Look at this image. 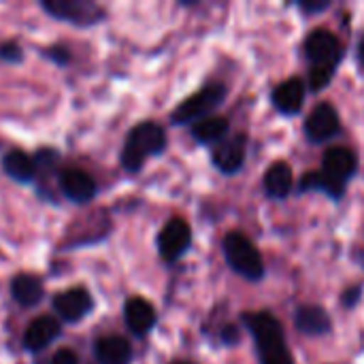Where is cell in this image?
Masks as SVG:
<instances>
[{
	"label": "cell",
	"mask_w": 364,
	"mask_h": 364,
	"mask_svg": "<svg viewBox=\"0 0 364 364\" xmlns=\"http://www.w3.org/2000/svg\"><path fill=\"white\" fill-rule=\"evenodd\" d=\"M220 337H222V341H224L226 346H237V343L241 341V333H239V328H237L235 324H228V326H224Z\"/></svg>",
	"instance_id": "obj_28"
},
{
	"label": "cell",
	"mask_w": 364,
	"mask_h": 364,
	"mask_svg": "<svg viewBox=\"0 0 364 364\" xmlns=\"http://www.w3.org/2000/svg\"><path fill=\"white\" fill-rule=\"evenodd\" d=\"M299 190H301V192H324L326 196H331V198H335V200H339V198L346 194V190L333 186L320 171H318V173H307V175H303V179H301V183H299Z\"/></svg>",
	"instance_id": "obj_22"
},
{
	"label": "cell",
	"mask_w": 364,
	"mask_h": 364,
	"mask_svg": "<svg viewBox=\"0 0 364 364\" xmlns=\"http://www.w3.org/2000/svg\"><path fill=\"white\" fill-rule=\"evenodd\" d=\"M228 90L224 83H209L196 94L188 96L171 115V122L177 126L183 124H196L205 117H211V113L226 100Z\"/></svg>",
	"instance_id": "obj_4"
},
{
	"label": "cell",
	"mask_w": 364,
	"mask_h": 364,
	"mask_svg": "<svg viewBox=\"0 0 364 364\" xmlns=\"http://www.w3.org/2000/svg\"><path fill=\"white\" fill-rule=\"evenodd\" d=\"M124 320H126L132 335L145 337V335H149L154 331V326L158 322V314H156L154 305L147 299L132 296L124 305Z\"/></svg>",
	"instance_id": "obj_15"
},
{
	"label": "cell",
	"mask_w": 364,
	"mask_h": 364,
	"mask_svg": "<svg viewBox=\"0 0 364 364\" xmlns=\"http://www.w3.org/2000/svg\"><path fill=\"white\" fill-rule=\"evenodd\" d=\"M92 307H94L92 294L83 286L64 290L53 296V309L66 324H75V322L83 320L92 311Z\"/></svg>",
	"instance_id": "obj_11"
},
{
	"label": "cell",
	"mask_w": 364,
	"mask_h": 364,
	"mask_svg": "<svg viewBox=\"0 0 364 364\" xmlns=\"http://www.w3.org/2000/svg\"><path fill=\"white\" fill-rule=\"evenodd\" d=\"M94 358L98 364H130L132 346L124 337L107 335L94 343Z\"/></svg>",
	"instance_id": "obj_17"
},
{
	"label": "cell",
	"mask_w": 364,
	"mask_h": 364,
	"mask_svg": "<svg viewBox=\"0 0 364 364\" xmlns=\"http://www.w3.org/2000/svg\"><path fill=\"white\" fill-rule=\"evenodd\" d=\"M41 6L51 17L79 28H87L105 19V9L92 0H43Z\"/></svg>",
	"instance_id": "obj_5"
},
{
	"label": "cell",
	"mask_w": 364,
	"mask_h": 364,
	"mask_svg": "<svg viewBox=\"0 0 364 364\" xmlns=\"http://www.w3.org/2000/svg\"><path fill=\"white\" fill-rule=\"evenodd\" d=\"M245 328L252 333L260 364H294L286 346L282 322L269 311H245L241 316Z\"/></svg>",
	"instance_id": "obj_1"
},
{
	"label": "cell",
	"mask_w": 364,
	"mask_h": 364,
	"mask_svg": "<svg viewBox=\"0 0 364 364\" xmlns=\"http://www.w3.org/2000/svg\"><path fill=\"white\" fill-rule=\"evenodd\" d=\"M303 51L307 55V60L314 64H331V66H337L339 60L343 58V45L341 41L324 30V28H318L314 32L307 34L305 38V45H303Z\"/></svg>",
	"instance_id": "obj_7"
},
{
	"label": "cell",
	"mask_w": 364,
	"mask_h": 364,
	"mask_svg": "<svg viewBox=\"0 0 364 364\" xmlns=\"http://www.w3.org/2000/svg\"><path fill=\"white\" fill-rule=\"evenodd\" d=\"M192 247V228L186 220L173 218L158 235V252L164 262H177Z\"/></svg>",
	"instance_id": "obj_6"
},
{
	"label": "cell",
	"mask_w": 364,
	"mask_h": 364,
	"mask_svg": "<svg viewBox=\"0 0 364 364\" xmlns=\"http://www.w3.org/2000/svg\"><path fill=\"white\" fill-rule=\"evenodd\" d=\"M2 168L11 179L19 183H32L36 177V162L21 149H11L2 158Z\"/></svg>",
	"instance_id": "obj_20"
},
{
	"label": "cell",
	"mask_w": 364,
	"mask_h": 364,
	"mask_svg": "<svg viewBox=\"0 0 364 364\" xmlns=\"http://www.w3.org/2000/svg\"><path fill=\"white\" fill-rule=\"evenodd\" d=\"M164 149H166L164 128L156 122H141L126 136L122 149V166L128 173H139L149 158L160 156Z\"/></svg>",
	"instance_id": "obj_2"
},
{
	"label": "cell",
	"mask_w": 364,
	"mask_h": 364,
	"mask_svg": "<svg viewBox=\"0 0 364 364\" xmlns=\"http://www.w3.org/2000/svg\"><path fill=\"white\" fill-rule=\"evenodd\" d=\"M224 258L228 267L241 275L247 282H260L264 279V260L258 247L252 243V239L243 232H228L222 241Z\"/></svg>",
	"instance_id": "obj_3"
},
{
	"label": "cell",
	"mask_w": 364,
	"mask_h": 364,
	"mask_svg": "<svg viewBox=\"0 0 364 364\" xmlns=\"http://www.w3.org/2000/svg\"><path fill=\"white\" fill-rule=\"evenodd\" d=\"M0 58L9 64H15V62H21L23 60V51L19 47V43L15 41H6L0 45Z\"/></svg>",
	"instance_id": "obj_24"
},
{
	"label": "cell",
	"mask_w": 364,
	"mask_h": 364,
	"mask_svg": "<svg viewBox=\"0 0 364 364\" xmlns=\"http://www.w3.org/2000/svg\"><path fill=\"white\" fill-rule=\"evenodd\" d=\"M11 294L21 307H34L43 299V282L36 275L21 273L11 282Z\"/></svg>",
	"instance_id": "obj_21"
},
{
	"label": "cell",
	"mask_w": 364,
	"mask_h": 364,
	"mask_svg": "<svg viewBox=\"0 0 364 364\" xmlns=\"http://www.w3.org/2000/svg\"><path fill=\"white\" fill-rule=\"evenodd\" d=\"M58 183H60L62 194L68 200L77 203V205H85V203H90L98 194V186H96L94 177L90 173L81 171V168L62 171Z\"/></svg>",
	"instance_id": "obj_12"
},
{
	"label": "cell",
	"mask_w": 364,
	"mask_h": 364,
	"mask_svg": "<svg viewBox=\"0 0 364 364\" xmlns=\"http://www.w3.org/2000/svg\"><path fill=\"white\" fill-rule=\"evenodd\" d=\"M247 158V136L245 134H232L226 136L222 143H218L211 151L213 166L224 175H235L241 171Z\"/></svg>",
	"instance_id": "obj_9"
},
{
	"label": "cell",
	"mask_w": 364,
	"mask_h": 364,
	"mask_svg": "<svg viewBox=\"0 0 364 364\" xmlns=\"http://www.w3.org/2000/svg\"><path fill=\"white\" fill-rule=\"evenodd\" d=\"M45 55H47L51 62H55L58 66H66V64L70 62V51H68L66 47H62V45H53V47H49V49H45Z\"/></svg>",
	"instance_id": "obj_25"
},
{
	"label": "cell",
	"mask_w": 364,
	"mask_h": 364,
	"mask_svg": "<svg viewBox=\"0 0 364 364\" xmlns=\"http://www.w3.org/2000/svg\"><path fill=\"white\" fill-rule=\"evenodd\" d=\"M358 62H360V66L364 68V36L360 38V43H358Z\"/></svg>",
	"instance_id": "obj_30"
},
{
	"label": "cell",
	"mask_w": 364,
	"mask_h": 364,
	"mask_svg": "<svg viewBox=\"0 0 364 364\" xmlns=\"http://www.w3.org/2000/svg\"><path fill=\"white\" fill-rule=\"evenodd\" d=\"M335 68L331 64H314L309 68V77H307V85L311 92H322L335 77Z\"/></svg>",
	"instance_id": "obj_23"
},
{
	"label": "cell",
	"mask_w": 364,
	"mask_h": 364,
	"mask_svg": "<svg viewBox=\"0 0 364 364\" xmlns=\"http://www.w3.org/2000/svg\"><path fill=\"white\" fill-rule=\"evenodd\" d=\"M358 168V158L352 149L348 147H331L324 158H322V175L337 188L346 190L348 181L356 175Z\"/></svg>",
	"instance_id": "obj_8"
},
{
	"label": "cell",
	"mask_w": 364,
	"mask_h": 364,
	"mask_svg": "<svg viewBox=\"0 0 364 364\" xmlns=\"http://www.w3.org/2000/svg\"><path fill=\"white\" fill-rule=\"evenodd\" d=\"M173 364H190V363H173Z\"/></svg>",
	"instance_id": "obj_31"
},
{
	"label": "cell",
	"mask_w": 364,
	"mask_h": 364,
	"mask_svg": "<svg viewBox=\"0 0 364 364\" xmlns=\"http://www.w3.org/2000/svg\"><path fill=\"white\" fill-rule=\"evenodd\" d=\"M341 301H343V305H346V307H350V309H352V307L360 301V288L346 290V294H343V299H341Z\"/></svg>",
	"instance_id": "obj_29"
},
{
	"label": "cell",
	"mask_w": 364,
	"mask_h": 364,
	"mask_svg": "<svg viewBox=\"0 0 364 364\" xmlns=\"http://www.w3.org/2000/svg\"><path fill=\"white\" fill-rule=\"evenodd\" d=\"M328 6H331L328 0H318V2H316V0H311V2H309V0H301V2H299V9H301L303 13H307V15H311V13H322V11H326Z\"/></svg>",
	"instance_id": "obj_26"
},
{
	"label": "cell",
	"mask_w": 364,
	"mask_h": 364,
	"mask_svg": "<svg viewBox=\"0 0 364 364\" xmlns=\"http://www.w3.org/2000/svg\"><path fill=\"white\" fill-rule=\"evenodd\" d=\"M294 190V173L288 162L279 160L269 166L264 173V192L271 198H286Z\"/></svg>",
	"instance_id": "obj_18"
},
{
	"label": "cell",
	"mask_w": 364,
	"mask_h": 364,
	"mask_svg": "<svg viewBox=\"0 0 364 364\" xmlns=\"http://www.w3.org/2000/svg\"><path fill=\"white\" fill-rule=\"evenodd\" d=\"M341 130L339 113L331 102H320L305 119V134L311 143H326Z\"/></svg>",
	"instance_id": "obj_10"
},
{
	"label": "cell",
	"mask_w": 364,
	"mask_h": 364,
	"mask_svg": "<svg viewBox=\"0 0 364 364\" xmlns=\"http://www.w3.org/2000/svg\"><path fill=\"white\" fill-rule=\"evenodd\" d=\"M305 81L299 77H290L286 81H282L279 85H275V90L271 92V102L273 107L282 113V115H296L303 109L305 102Z\"/></svg>",
	"instance_id": "obj_13"
},
{
	"label": "cell",
	"mask_w": 364,
	"mask_h": 364,
	"mask_svg": "<svg viewBox=\"0 0 364 364\" xmlns=\"http://www.w3.org/2000/svg\"><path fill=\"white\" fill-rule=\"evenodd\" d=\"M62 333V324L51 318V316H38L34 318L26 333H23V348L32 354L43 352L45 348H49Z\"/></svg>",
	"instance_id": "obj_14"
},
{
	"label": "cell",
	"mask_w": 364,
	"mask_h": 364,
	"mask_svg": "<svg viewBox=\"0 0 364 364\" xmlns=\"http://www.w3.org/2000/svg\"><path fill=\"white\" fill-rule=\"evenodd\" d=\"M51 364H79V358H77V354H75L73 350L62 348V350H58V352L53 354Z\"/></svg>",
	"instance_id": "obj_27"
},
{
	"label": "cell",
	"mask_w": 364,
	"mask_h": 364,
	"mask_svg": "<svg viewBox=\"0 0 364 364\" xmlns=\"http://www.w3.org/2000/svg\"><path fill=\"white\" fill-rule=\"evenodd\" d=\"M228 132H230L228 119L218 117V115L205 117V119H200V122H196L192 126V136L200 145H218L228 136Z\"/></svg>",
	"instance_id": "obj_19"
},
{
	"label": "cell",
	"mask_w": 364,
	"mask_h": 364,
	"mask_svg": "<svg viewBox=\"0 0 364 364\" xmlns=\"http://www.w3.org/2000/svg\"><path fill=\"white\" fill-rule=\"evenodd\" d=\"M294 326L307 337H322L333 331V318L320 305H303L294 311Z\"/></svg>",
	"instance_id": "obj_16"
}]
</instances>
